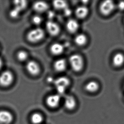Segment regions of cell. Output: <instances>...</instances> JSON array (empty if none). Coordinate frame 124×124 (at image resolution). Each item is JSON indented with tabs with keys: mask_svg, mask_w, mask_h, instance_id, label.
<instances>
[{
	"mask_svg": "<svg viewBox=\"0 0 124 124\" xmlns=\"http://www.w3.org/2000/svg\"><path fill=\"white\" fill-rule=\"evenodd\" d=\"M20 12H21L19 10L14 7V8H13L10 11V13H9L10 17L12 18H17L19 16Z\"/></svg>",
	"mask_w": 124,
	"mask_h": 124,
	"instance_id": "603a6c76",
	"label": "cell"
},
{
	"mask_svg": "<svg viewBox=\"0 0 124 124\" xmlns=\"http://www.w3.org/2000/svg\"><path fill=\"white\" fill-rule=\"evenodd\" d=\"M13 120V116L8 111H0V124H9Z\"/></svg>",
	"mask_w": 124,
	"mask_h": 124,
	"instance_id": "30bf717a",
	"label": "cell"
},
{
	"mask_svg": "<svg viewBox=\"0 0 124 124\" xmlns=\"http://www.w3.org/2000/svg\"><path fill=\"white\" fill-rule=\"evenodd\" d=\"M44 120L43 115L40 113H33L31 116L30 120L32 124H42Z\"/></svg>",
	"mask_w": 124,
	"mask_h": 124,
	"instance_id": "e0dca14e",
	"label": "cell"
},
{
	"mask_svg": "<svg viewBox=\"0 0 124 124\" xmlns=\"http://www.w3.org/2000/svg\"><path fill=\"white\" fill-rule=\"evenodd\" d=\"M87 38L86 36L83 34H78L75 38V42L78 45L82 46L86 43Z\"/></svg>",
	"mask_w": 124,
	"mask_h": 124,
	"instance_id": "d6986e66",
	"label": "cell"
},
{
	"mask_svg": "<svg viewBox=\"0 0 124 124\" xmlns=\"http://www.w3.org/2000/svg\"><path fill=\"white\" fill-rule=\"evenodd\" d=\"M54 7L58 10H64L68 8L67 2L63 0H55L53 2Z\"/></svg>",
	"mask_w": 124,
	"mask_h": 124,
	"instance_id": "ffe728a7",
	"label": "cell"
},
{
	"mask_svg": "<svg viewBox=\"0 0 124 124\" xmlns=\"http://www.w3.org/2000/svg\"><path fill=\"white\" fill-rule=\"evenodd\" d=\"M45 35L43 30L40 28H37L29 31L27 34V39L31 43H37L42 40Z\"/></svg>",
	"mask_w": 124,
	"mask_h": 124,
	"instance_id": "6da1fadb",
	"label": "cell"
},
{
	"mask_svg": "<svg viewBox=\"0 0 124 124\" xmlns=\"http://www.w3.org/2000/svg\"><path fill=\"white\" fill-rule=\"evenodd\" d=\"M64 106L66 109L70 111H73L77 106L76 98L72 95L67 96L64 100Z\"/></svg>",
	"mask_w": 124,
	"mask_h": 124,
	"instance_id": "9c48e42d",
	"label": "cell"
},
{
	"mask_svg": "<svg viewBox=\"0 0 124 124\" xmlns=\"http://www.w3.org/2000/svg\"><path fill=\"white\" fill-rule=\"evenodd\" d=\"M85 89L87 92L94 93L97 92L99 89V85L95 81H91L87 83L85 86Z\"/></svg>",
	"mask_w": 124,
	"mask_h": 124,
	"instance_id": "2e32d148",
	"label": "cell"
},
{
	"mask_svg": "<svg viewBox=\"0 0 124 124\" xmlns=\"http://www.w3.org/2000/svg\"><path fill=\"white\" fill-rule=\"evenodd\" d=\"M32 22L36 25H40L42 21V19L39 15H35L32 18Z\"/></svg>",
	"mask_w": 124,
	"mask_h": 124,
	"instance_id": "cb8c5ba5",
	"label": "cell"
},
{
	"mask_svg": "<svg viewBox=\"0 0 124 124\" xmlns=\"http://www.w3.org/2000/svg\"><path fill=\"white\" fill-rule=\"evenodd\" d=\"M34 11L38 13H42L46 11L48 8V5L45 2L39 1L35 2L33 6Z\"/></svg>",
	"mask_w": 124,
	"mask_h": 124,
	"instance_id": "8fae6325",
	"label": "cell"
},
{
	"mask_svg": "<svg viewBox=\"0 0 124 124\" xmlns=\"http://www.w3.org/2000/svg\"><path fill=\"white\" fill-rule=\"evenodd\" d=\"M69 61L72 68L75 72H80L83 68L84 59L81 55L73 54L70 57Z\"/></svg>",
	"mask_w": 124,
	"mask_h": 124,
	"instance_id": "7a4b0ae2",
	"label": "cell"
},
{
	"mask_svg": "<svg viewBox=\"0 0 124 124\" xmlns=\"http://www.w3.org/2000/svg\"><path fill=\"white\" fill-rule=\"evenodd\" d=\"M46 28L49 34L53 36L57 35L60 31L59 25L52 20H49L46 23Z\"/></svg>",
	"mask_w": 124,
	"mask_h": 124,
	"instance_id": "52a82bcc",
	"label": "cell"
},
{
	"mask_svg": "<svg viewBox=\"0 0 124 124\" xmlns=\"http://www.w3.org/2000/svg\"><path fill=\"white\" fill-rule=\"evenodd\" d=\"M113 63L115 67H119L124 63V55L121 53H118L114 55L113 59Z\"/></svg>",
	"mask_w": 124,
	"mask_h": 124,
	"instance_id": "ac0fdd59",
	"label": "cell"
},
{
	"mask_svg": "<svg viewBox=\"0 0 124 124\" xmlns=\"http://www.w3.org/2000/svg\"><path fill=\"white\" fill-rule=\"evenodd\" d=\"M115 8V4L112 1L106 0L101 3L100 11L102 15L107 16L112 12Z\"/></svg>",
	"mask_w": 124,
	"mask_h": 124,
	"instance_id": "8992f818",
	"label": "cell"
},
{
	"mask_svg": "<svg viewBox=\"0 0 124 124\" xmlns=\"http://www.w3.org/2000/svg\"><path fill=\"white\" fill-rule=\"evenodd\" d=\"M15 8H17L20 12L24 10L27 5V2L25 0H16L14 2Z\"/></svg>",
	"mask_w": 124,
	"mask_h": 124,
	"instance_id": "44dd1931",
	"label": "cell"
},
{
	"mask_svg": "<svg viewBox=\"0 0 124 124\" xmlns=\"http://www.w3.org/2000/svg\"><path fill=\"white\" fill-rule=\"evenodd\" d=\"M79 25L77 21L74 19H70L66 24V28L71 33H74L79 29Z\"/></svg>",
	"mask_w": 124,
	"mask_h": 124,
	"instance_id": "7c38bea8",
	"label": "cell"
},
{
	"mask_svg": "<svg viewBox=\"0 0 124 124\" xmlns=\"http://www.w3.org/2000/svg\"><path fill=\"white\" fill-rule=\"evenodd\" d=\"M64 13L66 15H70L71 14V10L69 9V8H66L65 9H64Z\"/></svg>",
	"mask_w": 124,
	"mask_h": 124,
	"instance_id": "484cf974",
	"label": "cell"
},
{
	"mask_svg": "<svg viewBox=\"0 0 124 124\" xmlns=\"http://www.w3.org/2000/svg\"><path fill=\"white\" fill-rule=\"evenodd\" d=\"M54 69L57 72H63L66 69L67 62L64 59H59L54 62Z\"/></svg>",
	"mask_w": 124,
	"mask_h": 124,
	"instance_id": "9a60e30c",
	"label": "cell"
},
{
	"mask_svg": "<svg viewBox=\"0 0 124 124\" xmlns=\"http://www.w3.org/2000/svg\"><path fill=\"white\" fill-rule=\"evenodd\" d=\"M54 83L58 93V94L61 95L65 92L66 89L70 85V81L66 77H61L55 79Z\"/></svg>",
	"mask_w": 124,
	"mask_h": 124,
	"instance_id": "3957f363",
	"label": "cell"
},
{
	"mask_svg": "<svg viewBox=\"0 0 124 124\" xmlns=\"http://www.w3.org/2000/svg\"><path fill=\"white\" fill-rule=\"evenodd\" d=\"M89 12V9L87 7L82 6L77 8L75 11V14L78 18L84 19L87 16Z\"/></svg>",
	"mask_w": 124,
	"mask_h": 124,
	"instance_id": "4fadbf2b",
	"label": "cell"
},
{
	"mask_svg": "<svg viewBox=\"0 0 124 124\" xmlns=\"http://www.w3.org/2000/svg\"><path fill=\"white\" fill-rule=\"evenodd\" d=\"M26 68L29 74L33 76H37L40 72V68L37 62L30 61L27 63Z\"/></svg>",
	"mask_w": 124,
	"mask_h": 124,
	"instance_id": "ba28073f",
	"label": "cell"
},
{
	"mask_svg": "<svg viewBox=\"0 0 124 124\" xmlns=\"http://www.w3.org/2000/svg\"><path fill=\"white\" fill-rule=\"evenodd\" d=\"M17 58L20 62H24L27 60L28 58V54L26 52L21 50L18 52L17 55Z\"/></svg>",
	"mask_w": 124,
	"mask_h": 124,
	"instance_id": "7402d4cb",
	"label": "cell"
},
{
	"mask_svg": "<svg viewBox=\"0 0 124 124\" xmlns=\"http://www.w3.org/2000/svg\"><path fill=\"white\" fill-rule=\"evenodd\" d=\"M60 102L61 95L59 94H54L48 96L45 100L46 105L52 109H55L58 107Z\"/></svg>",
	"mask_w": 124,
	"mask_h": 124,
	"instance_id": "5b68a950",
	"label": "cell"
},
{
	"mask_svg": "<svg viewBox=\"0 0 124 124\" xmlns=\"http://www.w3.org/2000/svg\"><path fill=\"white\" fill-rule=\"evenodd\" d=\"M2 65H3V62H2L1 59L0 58V70L1 68Z\"/></svg>",
	"mask_w": 124,
	"mask_h": 124,
	"instance_id": "4316f807",
	"label": "cell"
},
{
	"mask_svg": "<svg viewBox=\"0 0 124 124\" xmlns=\"http://www.w3.org/2000/svg\"><path fill=\"white\" fill-rule=\"evenodd\" d=\"M50 52L54 55H60L64 52L63 45L59 43H55L52 45L50 48Z\"/></svg>",
	"mask_w": 124,
	"mask_h": 124,
	"instance_id": "5bb4252c",
	"label": "cell"
},
{
	"mask_svg": "<svg viewBox=\"0 0 124 124\" xmlns=\"http://www.w3.org/2000/svg\"><path fill=\"white\" fill-rule=\"evenodd\" d=\"M13 80V74L10 71H5L0 75V85L2 86H8L12 83Z\"/></svg>",
	"mask_w": 124,
	"mask_h": 124,
	"instance_id": "277c9868",
	"label": "cell"
},
{
	"mask_svg": "<svg viewBox=\"0 0 124 124\" xmlns=\"http://www.w3.org/2000/svg\"><path fill=\"white\" fill-rule=\"evenodd\" d=\"M118 8H119V10H124V2H120L119 3H118Z\"/></svg>",
	"mask_w": 124,
	"mask_h": 124,
	"instance_id": "d4e9b609",
	"label": "cell"
}]
</instances>
